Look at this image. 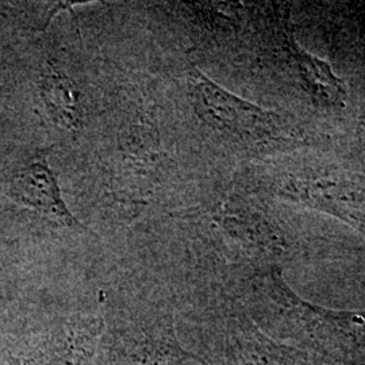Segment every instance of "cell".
<instances>
[{
    "label": "cell",
    "mask_w": 365,
    "mask_h": 365,
    "mask_svg": "<svg viewBox=\"0 0 365 365\" xmlns=\"http://www.w3.org/2000/svg\"><path fill=\"white\" fill-rule=\"evenodd\" d=\"M125 365H178L187 356L180 351L173 339L172 330L157 331V336L135 339V344L126 348Z\"/></svg>",
    "instance_id": "6"
},
{
    "label": "cell",
    "mask_w": 365,
    "mask_h": 365,
    "mask_svg": "<svg viewBox=\"0 0 365 365\" xmlns=\"http://www.w3.org/2000/svg\"><path fill=\"white\" fill-rule=\"evenodd\" d=\"M291 53L300 81L315 103L329 108L345 106L346 90L344 83L334 75L327 63L297 45H292Z\"/></svg>",
    "instance_id": "5"
},
{
    "label": "cell",
    "mask_w": 365,
    "mask_h": 365,
    "mask_svg": "<svg viewBox=\"0 0 365 365\" xmlns=\"http://www.w3.org/2000/svg\"><path fill=\"white\" fill-rule=\"evenodd\" d=\"M364 117H365V113H364Z\"/></svg>",
    "instance_id": "7"
},
{
    "label": "cell",
    "mask_w": 365,
    "mask_h": 365,
    "mask_svg": "<svg viewBox=\"0 0 365 365\" xmlns=\"http://www.w3.org/2000/svg\"><path fill=\"white\" fill-rule=\"evenodd\" d=\"M300 197L342 220L365 225V190L346 179H312L300 182Z\"/></svg>",
    "instance_id": "3"
},
{
    "label": "cell",
    "mask_w": 365,
    "mask_h": 365,
    "mask_svg": "<svg viewBox=\"0 0 365 365\" xmlns=\"http://www.w3.org/2000/svg\"><path fill=\"white\" fill-rule=\"evenodd\" d=\"M188 88L196 115L212 130L240 143H264L283 134L279 114L222 88L197 68L188 75Z\"/></svg>",
    "instance_id": "1"
},
{
    "label": "cell",
    "mask_w": 365,
    "mask_h": 365,
    "mask_svg": "<svg viewBox=\"0 0 365 365\" xmlns=\"http://www.w3.org/2000/svg\"><path fill=\"white\" fill-rule=\"evenodd\" d=\"M39 92L48 115L58 128L69 133L81 129L84 117L81 93L72 78L48 64L41 76Z\"/></svg>",
    "instance_id": "4"
},
{
    "label": "cell",
    "mask_w": 365,
    "mask_h": 365,
    "mask_svg": "<svg viewBox=\"0 0 365 365\" xmlns=\"http://www.w3.org/2000/svg\"><path fill=\"white\" fill-rule=\"evenodd\" d=\"M46 155L48 150L38 152L26 167L18 170L9 182L7 194L15 202L38 211L63 227L83 230L84 226L66 207Z\"/></svg>",
    "instance_id": "2"
}]
</instances>
